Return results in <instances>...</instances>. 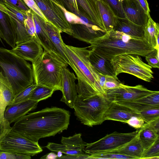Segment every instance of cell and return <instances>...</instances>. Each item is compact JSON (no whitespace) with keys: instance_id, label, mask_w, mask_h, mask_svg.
Listing matches in <instances>:
<instances>
[{"instance_id":"obj_42","label":"cell","mask_w":159,"mask_h":159,"mask_svg":"<svg viewBox=\"0 0 159 159\" xmlns=\"http://www.w3.org/2000/svg\"><path fill=\"white\" fill-rule=\"evenodd\" d=\"M26 6L45 21H49L44 16L34 0H22Z\"/></svg>"},{"instance_id":"obj_23","label":"cell","mask_w":159,"mask_h":159,"mask_svg":"<svg viewBox=\"0 0 159 159\" xmlns=\"http://www.w3.org/2000/svg\"><path fill=\"white\" fill-rule=\"evenodd\" d=\"M89 60L91 66L97 73L110 76L119 80L115 75L110 61L103 57L91 50H89Z\"/></svg>"},{"instance_id":"obj_50","label":"cell","mask_w":159,"mask_h":159,"mask_svg":"<svg viewBox=\"0 0 159 159\" xmlns=\"http://www.w3.org/2000/svg\"><path fill=\"white\" fill-rule=\"evenodd\" d=\"M90 155L86 154L83 155H68L62 156L59 159L71 158V159H89Z\"/></svg>"},{"instance_id":"obj_30","label":"cell","mask_w":159,"mask_h":159,"mask_svg":"<svg viewBox=\"0 0 159 159\" xmlns=\"http://www.w3.org/2000/svg\"><path fill=\"white\" fill-rule=\"evenodd\" d=\"M138 135L144 151L159 139V133L144 126L138 130Z\"/></svg>"},{"instance_id":"obj_25","label":"cell","mask_w":159,"mask_h":159,"mask_svg":"<svg viewBox=\"0 0 159 159\" xmlns=\"http://www.w3.org/2000/svg\"><path fill=\"white\" fill-rule=\"evenodd\" d=\"M144 151L137 134L132 139L121 147L113 150L102 152L117 153L130 156L134 159H141Z\"/></svg>"},{"instance_id":"obj_26","label":"cell","mask_w":159,"mask_h":159,"mask_svg":"<svg viewBox=\"0 0 159 159\" xmlns=\"http://www.w3.org/2000/svg\"><path fill=\"white\" fill-rule=\"evenodd\" d=\"M97 3L105 30L107 32L113 30L116 25L117 17L103 0H97Z\"/></svg>"},{"instance_id":"obj_11","label":"cell","mask_w":159,"mask_h":159,"mask_svg":"<svg viewBox=\"0 0 159 159\" xmlns=\"http://www.w3.org/2000/svg\"><path fill=\"white\" fill-rule=\"evenodd\" d=\"M155 91L149 90L140 84L131 86L120 83L118 87L105 91L104 96L110 102L131 101L136 100Z\"/></svg>"},{"instance_id":"obj_15","label":"cell","mask_w":159,"mask_h":159,"mask_svg":"<svg viewBox=\"0 0 159 159\" xmlns=\"http://www.w3.org/2000/svg\"><path fill=\"white\" fill-rule=\"evenodd\" d=\"M73 37L90 44L94 40L104 35L106 33L98 25L90 23L87 25L82 24H71Z\"/></svg>"},{"instance_id":"obj_1","label":"cell","mask_w":159,"mask_h":159,"mask_svg":"<svg viewBox=\"0 0 159 159\" xmlns=\"http://www.w3.org/2000/svg\"><path fill=\"white\" fill-rule=\"evenodd\" d=\"M70 114L57 107L28 113L14 122L11 129L23 137L38 143L42 138L54 136L67 129Z\"/></svg>"},{"instance_id":"obj_28","label":"cell","mask_w":159,"mask_h":159,"mask_svg":"<svg viewBox=\"0 0 159 159\" xmlns=\"http://www.w3.org/2000/svg\"><path fill=\"white\" fill-rule=\"evenodd\" d=\"M144 39L156 50H159V26L150 17L144 28Z\"/></svg>"},{"instance_id":"obj_31","label":"cell","mask_w":159,"mask_h":159,"mask_svg":"<svg viewBox=\"0 0 159 159\" xmlns=\"http://www.w3.org/2000/svg\"><path fill=\"white\" fill-rule=\"evenodd\" d=\"M55 91L54 89L46 86L37 85L34 89L30 99L39 102L51 97Z\"/></svg>"},{"instance_id":"obj_17","label":"cell","mask_w":159,"mask_h":159,"mask_svg":"<svg viewBox=\"0 0 159 159\" xmlns=\"http://www.w3.org/2000/svg\"><path fill=\"white\" fill-rule=\"evenodd\" d=\"M122 7L125 18L136 24L146 25L148 16L136 0H122Z\"/></svg>"},{"instance_id":"obj_46","label":"cell","mask_w":159,"mask_h":159,"mask_svg":"<svg viewBox=\"0 0 159 159\" xmlns=\"http://www.w3.org/2000/svg\"><path fill=\"white\" fill-rule=\"evenodd\" d=\"M61 8L62 10L66 20L71 24H81L80 17L75 14L67 10L61 6Z\"/></svg>"},{"instance_id":"obj_35","label":"cell","mask_w":159,"mask_h":159,"mask_svg":"<svg viewBox=\"0 0 159 159\" xmlns=\"http://www.w3.org/2000/svg\"><path fill=\"white\" fill-rule=\"evenodd\" d=\"M89 159H134L133 157L126 155L110 152H100L89 155Z\"/></svg>"},{"instance_id":"obj_39","label":"cell","mask_w":159,"mask_h":159,"mask_svg":"<svg viewBox=\"0 0 159 159\" xmlns=\"http://www.w3.org/2000/svg\"><path fill=\"white\" fill-rule=\"evenodd\" d=\"M110 7L118 17L125 18L122 7V0H103Z\"/></svg>"},{"instance_id":"obj_32","label":"cell","mask_w":159,"mask_h":159,"mask_svg":"<svg viewBox=\"0 0 159 159\" xmlns=\"http://www.w3.org/2000/svg\"><path fill=\"white\" fill-rule=\"evenodd\" d=\"M97 74L99 84L105 92L106 90L118 87L120 83L119 80L113 77L104 75L98 73Z\"/></svg>"},{"instance_id":"obj_54","label":"cell","mask_w":159,"mask_h":159,"mask_svg":"<svg viewBox=\"0 0 159 159\" xmlns=\"http://www.w3.org/2000/svg\"><path fill=\"white\" fill-rule=\"evenodd\" d=\"M57 158H59L62 156V153L61 152H57Z\"/></svg>"},{"instance_id":"obj_34","label":"cell","mask_w":159,"mask_h":159,"mask_svg":"<svg viewBox=\"0 0 159 159\" xmlns=\"http://www.w3.org/2000/svg\"><path fill=\"white\" fill-rule=\"evenodd\" d=\"M136 112L139 116L143 120L145 123H149L159 118V107L151 108Z\"/></svg>"},{"instance_id":"obj_14","label":"cell","mask_w":159,"mask_h":159,"mask_svg":"<svg viewBox=\"0 0 159 159\" xmlns=\"http://www.w3.org/2000/svg\"><path fill=\"white\" fill-rule=\"evenodd\" d=\"M14 95L11 85L7 78L0 72V123L6 130L11 128L4 117L7 107L12 102Z\"/></svg>"},{"instance_id":"obj_5","label":"cell","mask_w":159,"mask_h":159,"mask_svg":"<svg viewBox=\"0 0 159 159\" xmlns=\"http://www.w3.org/2000/svg\"><path fill=\"white\" fill-rule=\"evenodd\" d=\"M110 102L101 95H78L73 108L75 116L82 124L92 127L105 120L104 115Z\"/></svg>"},{"instance_id":"obj_37","label":"cell","mask_w":159,"mask_h":159,"mask_svg":"<svg viewBox=\"0 0 159 159\" xmlns=\"http://www.w3.org/2000/svg\"><path fill=\"white\" fill-rule=\"evenodd\" d=\"M134 101L148 105L159 107V92L156 91L153 93Z\"/></svg>"},{"instance_id":"obj_19","label":"cell","mask_w":159,"mask_h":159,"mask_svg":"<svg viewBox=\"0 0 159 159\" xmlns=\"http://www.w3.org/2000/svg\"><path fill=\"white\" fill-rule=\"evenodd\" d=\"M139 116L134 111L113 102H110L104 116L105 120H109L126 123L131 117Z\"/></svg>"},{"instance_id":"obj_41","label":"cell","mask_w":159,"mask_h":159,"mask_svg":"<svg viewBox=\"0 0 159 159\" xmlns=\"http://www.w3.org/2000/svg\"><path fill=\"white\" fill-rule=\"evenodd\" d=\"M145 57L148 65L152 67L159 68V50H155Z\"/></svg>"},{"instance_id":"obj_53","label":"cell","mask_w":159,"mask_h":159,"mask_svg":"<svg viewBox=\"0 0 159 159\" xmlns=\"http://www.w3.org/2000/svg\"><path fill=\"white\" fill-rule=\"evenodd\" d=\"M0 123V138L7 131Z\"/></svg>"},{"instance_id":"obj_40","label":"cell","mask_w":159,"mask_h":159,"mask_svg":"<svg viewBox=\"0 0 159 159\" xmlns=\"http://www.w3.org/2000/svg\"><path fill=\"white\" fill-rule=\"evenodd\" d=\"M0 3L5 6L19 21L24 24L25 20L27 17L26 14L23 13L17 8L7 2L2 1L0 2Z\"/></svg>"},{"instance_id":"obj_36","label":"cell","mask_w":159,"mask_h":159,"mask_svg":"<svg viewBox=\"0 0 159 159\" xmlns=\"http://www.w3.org/2000/svg\"><path fill=\"white\" fill-rule=\"evenodd\" d=\"M159 159V139L147 149L144 150L141 159Z\"/></svg>"},{"instance_id":"obj_12","label":"cell","mask_w":159,"mask_h":159,"mask_svg":"<svg viewBox=\"0 0 159 159\" xmlns=\"http://www.w3.org/2000/svg\"><path fill=\"white\" fill-rule=\"evenodd\" d=\"M61 144L48 143L45 146L52 152H61L66 155H83L86 143L82 140L81 134H76L69 137H62Z\"/></svg>"},{"instance_id":"obj_4","label":"cell","mask_w":159,"mask_h":159,"mask_svg":"<svg viewBox=\"0 0 159 159\" xmlns=\"http://www.w3.org/2000/svg\"><path fill=\"white\" fill-rule=\"evenodd\" d=\"M68 66L58 55L44 50L39 58L32 63L34 83L37 85L61 91L62 70Z\"/></svg>"},{"instance_id":"obj_47","label":"cell","mask_w":159,"mask_h":159,"mask_svg":"<svg viewBox=\"0 0 159 159\" xmlns=\"http://www.w3.org/2000/svg\"><path fill=\"white\" fill-rule=\"evenodd\" d=\"M125 123L135 129H138L142 127L145 122L140 117L134 116L131 117Z\"/></svg>"},{"instance_id":"obj_55","label":"cell","mask_w":159,"mask_h":159,"mask_svg":"<svg viewBox=\"0 0 159 159\" xmlns=\"http://www.w3.org/2000/svg\"><path fill=\"white\" fill-rule=\"evenodd\" d=\"M2 39V37L0 33V41L2 42V39Z\"/></svg>"},{"instance_id":"obj_18","label":"cell","mask_w":159,"mask_h":159,"mask_svg":"<svg viewBox=\"0 0 159 159\" xmlns=\"http://www.w3.org/2000/svg\"><path fill=\"white\" fill-rule=\"evenodd\" d=\"M38 102L30 99L11 104L6 108L4 114L6 119L10 124L35 109Z\"/></svg>"},{"instance_id":"obj_24","label":"cell","mask_w":159,"mask_h":159,"mask_svg":"<svg viewBox=\"0 0 159 159\" xmlns=\"http://www.w3.org/2000/svg\"><path fill=\"white\" fill-rule=\"evenodd\" d=\"M144 28L143 25L136 24L126 18L117 17L116 25L113 29L122 32L137 39H144Z\"/></svg>"},{"instance_id":"obj_6","label":"cell","mask_w":159,"mask_h":159,"mask_svg":"<svg viewBox=\"0 0 159 159\" xmlns=\"http://www.w3.org/2000/svg\"><path fill=\"white\" fill-rule=\"evenodd\" d=\"M66 55L71 65V67L79 76L88 83L99 95L104 96L105 92L99 83L98 75L89 60V50L87 48L68 45L65 43Z\"/></svg>"},{"instance_id":"obj_16","label":"cell","mask_w":159,"mask_h":159,"mask_svg":"<svg viewBox=\"0 0 159 159\" xmlns=\"http://www.w3.org/2000/svg\"><path fill=\"white\" fill-rule=\"evenodd\" d=\"M36 39L32 38L16 44L10 50L23 59L33 63L43 54L44 51Z\"/></svg>"},{"instance_id":"obj_48","label":"cell","mask_w":159,"mask_h":159,"mask_svg":"<svg viewBox=\"0 0 159 159\" xmlns=\"http://www.w3.org/2000/svg\"><path fill=\"white\" fill-rule=\"evenodd\" d=\"M144 126L147 127L159 133V118L148 123H145Z\"/></svg>"},{"instance_id":"obj_9","label":"cell","mask_w":159,"mask_h":159,"mask_svg":"<svg viewBox=\"0 0 159 159\" xmlns=\"http://www.w3.org/2000/svg\"><path fill=\"white\" fill-rule=\"evenodd\" d=\"M48 20L60 30L72 36L71 24L66 20L59 0H34ZM64 7V6H63Z\"/></svg>"},{"instance_id":"obj_44","label":"cell","mask_w":159,"mask_h":159,"mask_svg":"<svg viewBox=\"0 0 159 159\" xmlns=\"http://www.w3.org/2000/svg\"><path fill=\"white\" fill-rule=\"evenodd\" d=\"M31 156L11 152L0 151V159H29Z\"/></svg>"},{"instance_id":"obj_22","label":"cell","mask_w":159,"mask_h":159,"mask_svg":"<svg viewBox=\"0 0 159 159\" xmlns=\"http://www.w3.org/2000/svg\"><path fill=\"white\" fill-rule=\"evenodd\" d=\"M44 26L55 49L61 59L71 67V65L66 56L64 43L61 33V31L49 21L43 20Z\"/></svg>"},{"instance_id":"obj_8","label":"cell","mask_w":159,"mask_h":159,"mask_svg":"<svg viewBox=\"0 0 159 159\" xmlns=\"http://www.w3.org/2000/svg\"><path fill=\"white\" fill-rule=\"evenodd\" d=\"M42 151L38 143L23 137L11 128L0 138V151L33 156Z\"/></svg>"},{"instance_id":"obj_10","label":"cell","mask_w":159,"mask_h":159,"mask_svg":"<svg viewBox=\"0 0 159 159\" xmlns=\"http://www.w3.org/2000/svg\"><path fill=\"white\" fill-rule=\"evenodd\" d=\"M139 130L128 133L114 132L98 141L86 143L84 152L90 155L115 149L129 141L136 136Z\"/></svg>"},{"instance_id":"obj_3","label":"cell","mask_w":159,"mask_h":159,"mask_svg":"<svg viewBox=\"0 0 159 159\" xmlns=\"http://www.w3.org/2000/svg\"><path fill=\"white\" fill-rule=\"evenodd\" d=\"M0 72L8 80L14 96L34 83L32 66L10 50L1 47Z\"/></svg>"},{"instance_id":"obj_51","label":"cell","mask_w":159,"mask_h":159,"mask_svg":"<svg viewBox=\"0 0 159 159\" xmlns=\"http://www.w3.org/2000/svg\"><path fill=\"white\" fill-rule=\"evenodd\" d=\"M57 158L56 154L53 152H51L42 157L41 159H57Z\"/></svg>"},{"instance_id":"obj_21","label":"cell","mask_w":159,"mask_h":159,"mask_svg":"<svg viewBox=\"0 0 159 159\" xmlns=\"http://www.w3.org/2000/svg\"><path fill=\"white\" fill-rule=\"evenodd\" d=\"M32 14L37 41L43 48L44 50L57 54L60 57L56 51L44 26L43 20L33 11Z\"/></svg>"},{"instance_id":"obj_38","label":"cell","mask_w":159,"mask_h":159,"mask_svg":"<svg viewBox=\"0 0 159 159\" xmlns=\"http://www.w3.org/2000/svg\"><path fill=\"white\" fill-rule=\"evenodd\" d=\"M26 14L27 17L25 19L24 22L26 29L28 33L32 38L37 41L32 11L30 9L27 12Z\"/></svg>"},{"instance_id":"obj_45","label":"cell","mask_w":159,"mask_h":159,"mask_svg":"<svg viewBox=\"0 0 159 159\" xmlns=\"http://www.w3.org/2000/svg\"><path fill=\"white\" fill-rule=\"evenodd\" d=\"M6 2L26 14L30 10L22 0H0V2Z\"/></svg>"},{"instance_id":"obj_2","label":"cell","mask_w":159,"mask_h":159,"mask_svg":"<svg viewBox=\"0 0 159 159\" xmlns=\"http://www.w3.org/2000/svg\"><path fill=\"white\" fill-rule=\"evenodd\" d=\"M89 44L91 50L109 61L118 55L133 54L145 57L155 49L144 39L133 38L112 30Z\"/></svg>"},{"instance_id":"obj_56","label":"cell","mask_w":159,"mask_h":159,"mask_svg":"<svg viewBox=\"0 0 159 159\" xmlns=\"http://www.w3.org/2000/svg\"><path fill=\"white\" fill-rule=\"evenodd\" d=\"M74 2V3H75V4L78 7V5H77V1H76V0H73Z\"/></svg>"},{"instance_id":"obj_52","label":"cell","mask_w":159,"mask_h":159,"mask_svg":"<svg viewBox=\"0 0 159 159\" xmlns=\"http://www.w3.org/2000/svg\"><path fill=\"white\" fill-rule=\"evenodd\" d=\"M0 10L8 15V9L1 3H0Z\"/></svg>"},{"instance_id":"obj_33","label":"cell","mask_w":159,"mask_h":159,"mask_svg":"<svg viewBox=\"0 0 159 159\" xmlns=\"http://www.w3.org/2000/svg\"><path fill=\"white\" fill-rule=\"evenodd\" d=\"M37 86L34 83L15 95L11 104L19 103L30 99L34 89Z\"/></svg>"},{"instance_id":"obj_29","label":"cell","mask_w":159,"mask_h":159,"mask_svg":"<svg viewBox=\"0 0 159 159\" xmlns=\"http://www.w3.org/2000/svg\"><path fill=\"white\" fill-rule=\"evenodd\" d=\"M0 33L3 39L12 48L16 43L8 14L0 10Z\"/></svg>"},{"instance_id":"obj_27","label":"cell","mask_w":159,"mask_h":159,"mask_svg":"<svg viewBox=\"0 0 159 159\" xmlns=\"http://www.w3.org/2000/svg\"><path fill=\"white\" fill-rule=\"evenodd\" d=\"M8 15L14 33L16 45L32 39L28 33L25 24L22 23L8 10Z\"/></svg>"},{"instance_id":"obj_7","label":"cell","mask_w":159,"mask_h":159,"mask_svg":"<svg viewBox=\"0 0 159 159\" xmlns=\"http://www.w3.org/2000/svg\"><path fill=\"white\" fill-rule=\"evenodd\" d=\"M115 75L125 73L130 74L147 82L153 78L152 67L144 63L140 56L125 54L113 57L110 61Z\"/></svg>"},{"instance_id":"obj_13","label":"cell","mask_w":159,"mask_h":159,"mask_svg":"<svg viewBox=\"0 0 159 159\" xmlns=\"http://www.w3.org/2000/svg\"><path fill=\"white\" fill-rule=\"evenodd\" d=\"M65 66L62 70V91L61 101L73 108L78 94L75 81L77 78L73 73Z\"/></svg>"},{"instance_id":"obj_49","label":"cell","mask_w":159,"mask_h":159,"mask_svg":"<svg viewBox=\"0 0 159 159\" xmlns=\"http://www.w3.org/2000/svg\"><path fill=\"white\" fill-rule=\"evenodd\" d=\"M144 9L148 17H150V10L148 4L147 0H136Z\"/></svg>"},{"instance_id":"obj_43","label":"cell","mask_w":159,"mask_h":159,"mask_svg":"<svg viewBox=\"0 0 159 159\" xmlns=\"http://www.w3.org/2000/svg\"><path fill=\"white\" fill-rule=\"evenodd\" d=\"M64 7L68 11L80 17L78 7L75 3L73 0H59Z\"/></svg>"},{"instance_id":"obj_20","label":"cell","mask_w":159,"mask_h":159,"mask_svg":"<svg viewBox=\"0 0 159 159\" xmlns=\"http://www.w3.org/2000/svg\"><path fill=\"white\" fill-rule=\"evenodd\" d=\"M76 0L80 17L83 16L87 18L105 30L97 6V0Z\"/></svg>"}]
</instances>
